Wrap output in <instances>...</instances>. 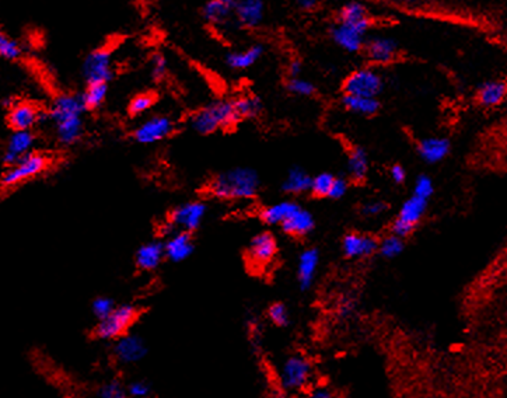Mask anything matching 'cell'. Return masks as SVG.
I'll list each match as a JSON object with an SVG mask.
<instances>
[{"label": "cell", "instance_id": "1", "mask_svg": "<svg viewBox=\"0 0 507 398\" xmlns=\"http://www.w3.org/2000/svg\"><path fill=\"white\" fill-rule=\"evenodd\" d=\"M86 110L81 94L63 93L53 100L49 116L61 145L72 146L81 138L83 113Z\"/></svg>", "mask_w": 507, "mask_h": 398}, {"label": "cell", "instance_id": "2", "mask_svg": "<svg viewBox=\"0 0 507 398\" xmlns=\"http://www.w3.org/2000/svg\"><path fill=\"white\" fill-rule=\"evenodd\" d=\"M260 185V175L254 168L235 167L217 174L212 180L209 190L216 198L242 200L254 198Z\"/></svg>", "mask_w": 507, "mask_h": 398}, {"label": "cell", "instance_id": "3", "mask_svg": "<svg viewBox=\"0 0 507 398\" xmlns=\"http://www.w3.org/2000/svg\"><path fill=\"white\" fill-rule=\"evenodd\" d=\"M240 120L235 100H217L196 111L190 120V125L199 135H210L219 129L235 126Z\"/></svg>", "mask_w": 507, "mask_h": 398}, {"label": "cell", "instance_id": "4", "mask_svg": "<svg viewBox=\"0 0 507 398\" xmlns=\"http://www.w3.org/2000/svg\"><path fill=\"white\" fill-rule=\"evenodd\" d=\"M312 366L303 355H292L286 359L279 370V384L285 392H300L310 384Z\"/></svg>", "mask_w": 507, "mask_h": 398}, {"label": "cell", "instance_id": "5", "mask_svg": "<svg viewBox=\"0 0 507 398\" xmlns=\"http://www.w3.org/2000/svg\"><path fill=\"white\" fill-rule=\"evenodd\" d=\"M48 159L46 156L41 153H29L24 158L14 163L13 165H9L7 170L1 175V185L4 188H13L23 181H27L33 177L39 175L46 167H48Z\"/></svg>", "mask_w": 507, "mask_h": 398}, {"label": "cell", "instance_id": "6", "mask_svg": "<svg viewBox=\"0 0 507 398\" xmlns=\"http://www.w3.org/2000/svg\"><path fill=\"white\" fill-rule=\"evenodd\" d=\"M136 307L132 305H122L116 307L106 319L98 320L96 325V335L101 340L110 341L122 337L136 320Z\"/></svg>", "mask_w": 507, "mask_h": 398}, {"label": "cell", "instance_id": "7", "mask_svg": "<svg viewBox=\"0 0 507 398\" xmlns=\"http://www.w3.org/2000/svg\"><path fill=\"white\" fill-rule=\"evenodd\" d=\"M370 29V20L363 21H342L331 27V37L334 42L348 52H357L364 48L366 33Z\"/></svg>", "mask_w": 507, "mask_h": 398}, {"label": "cell", "instance_id": "8", "mask_svg": "<svg viewBox=\"0 0 507 398\" xmlns=\"http://www.w3.org/2000/svg\"><path fill=\"white\" fill-rule=\"evenodd\" d=\"M384 88V79L374 68H360L344 81V93L354 96L377 97Z\"/></svg>", "mask_w": 507, "mask_h": 398}, {"label": "cell", "instance_id": "9", "mask_svg": "<svg viewBox=\"0 0 507 398\" xmlns=\"http://www.w3.org/2000/svg\"><path fill=\"white\" fill-rule=\"evenodd\" d=\"M81 73L87 84L108 83L113 79V59L108 48L93 49L83 61Z\"/></svg>", "mask_w": 507, "mask_h": 398}, {"label": "cell", "instance_id": "10", "mask_svg": "<svg viewBox=\"0 0 507 398\" xmlns=\"http://www.w3.org/2000/svg\"><path fill=\"white\" fill-rule=\"evenodd\" d=\"M175 122L167 116H153L139 123L133 131V139L140 145H153L173 135Z\"/></svg>", "mask_w": 507, "mask_h": 398}, {"label": "cell", "instance_id": "11", "mask_svg": "<svg viewBox=\"0 0 507 398\" xmlns=\"http://www.w3.org/2000/svg\"><path fill=\"white\" fill-rule=\"evenodd\" d=\"M277 252V243L270 232H262L251 240L247 257L255 270H264L272 264Z\"/></svg>", "mask_w": 507, "mask_h": 398}, {"label": "cell", "instance_id": "12", "mask_svg": "<svg viewBox=\"0 0 507 398\" xmlns=\"http://www.w3.org/2000/svg\"><path fill=\"white\" fill-rule=\"evenodd\" d=\"M206 203L200 200H193V202H185L180 206H177L171 215H170V222L175 229L184 230V232H194L196 230L205 215H206Z\"/></svg>", "mask_w": 507, "mask_h": 398}, {"label": "cell", "instance_id": "13", "mask_svg": "<svg viewBox=\"0 0 507 398\" xmlns=\"http://www.w3.org/2000/svg\"><path fill=\"white\" fill-rule=\"evenodd\" d=\"M36 136L34 133L29 131H13L11 135L9 136L3 153V163L9 167L17 163L26 155L31 153V149L34 146Z\"/></svg>", "mask_w": 507, "mask_h": 398}, {"label": "cell", "instance_id": "14", "mask_svg": "<svg viewBox=\"0 0 507 398\" xmlns=\"http://www.w3.org/2000/svg\"><path fill=\"white\" fill-rule=\"evenodd\" d=\"M114 354L121 363L133 364L146 357L148 347L140 337L123 334L116 342Z\"/></svg>", "mask_w": 507, "mask_h": 398}, {"label": "cell", "instance_id": "15", "mask_svg": "<svg viewBox=\"0 0 507 398\" xmlns=\"http://www.w3.org/2000/svg\"><path fill=\"white\" fill-rule=\"evenodd\" d=\"M380 241L370 235L348 233L342 239V251L348 258H369L379 252Z\"/></svg>", "mask_w": 507, "mask_h": 398}, {"label": "cell", "instance_id": "16", "mask_svg": "<svg viewBox=\"0 0 507 398\" xmlns=\"http://www.w3.org/2000/svg\"><path fill=\"white\" fill-rule=\"evenodd\" d=\"M41 111L31 103H14L13 107L7 110V123L13 131H31L39 123Z\"/></svg>", "mask_w": 507, "mask_h": 398}, {"label": "cell", "instance_id": "17", "mask_svg": "<svg viewBox=\"0 0 507 398\" xmlns=\"http://www.w3.org/2000/svg\"><path fill=\"white\" fill-rule=\"evenodd\" d=\"M367 58L377 65H387L396 58L398 44L396 41L386 36L373 37L364 44Z\"/></svg>", "mask_w": 507, "mask_h": 398}, {"label": "cell", "instance_id": "18", "mask_svg": "<svg viewBox=\"0 0 507 398\" xmlns=\"http://www.w3.org/2000/svg\"><path fill=\"white\" fill-rule=\"evenodd\" d=\"M507 98V81L486 80L476 90V101L483 108H496Z\"/></svg>", "mask_w": 507, "mask_h": 398}, {"label": "cell", "instance_id": "19", "mask_svg": "<svg viewBox=\"0 0 507 398\" xmlns=\"http://www.w3.org/2000/svg\"><path fill=\"white\" fill-rule=\"evenodd\" d=\"M235 14L242 27L255 29L264 20L265 3L264 0H237Z\"/></svg>", "mask_w": 507, "mask_h": 398}, {"label": "cell", "instance_id": "20", "mask_svg": "<svg viewBox=\"0 0 507 398\" xmlns=\"http://www.w3.org/2000/svg\"><path fill=\"white\" fill-rule=\"evenodd\" d=\"M164 251L165 257L173 262H183L190 258L194 252V243L190 236V232L180 230L168 236L164 244Z\"/></svg>", "mask_w": 507, "mask_h": 398}, {"label": "cell", "instance_id": "21", "mask_svg": "<svg viewBox=\"0 0 507 398\" xmlns=\"http://www.w3.org/2000/svg\"><path fill=\"white\" fill-rule=\"evenodd\" d=\"M451 150V143L447 138L441 136H429L424 138L418 143V153L421 159L429 164L440 163L446 159Z\"/></svg>", "mask_w": 507, "mask_h": 398}, {"label": "cell", "instance_id": "22", "mask_svg": "<svg viewBox=\"0 0 507 398\" xmlns=\"http://www.w3.org/2000/svg\"><path fill=\"white\" fill-rule=\"evenodd\" d=\"M315 220L312 213L307 209H303L302 206L295 210L290 218H287L282 225L283 233L292 236V238H304L310 235L314 230Z\"/></svg>", "mask_w": 507, "mask_h": 398}, {"label": "cell", "instance_id": "23", "mask_svg": "<svg viewBox=\"0 0 507 398\" xmlns=\"http://www.w3.org/2000/svg\"><path fill=\"white\" fill-rule=\"evenodd\" d=\"M319 265V252L317 248H306L302 251L297 261V279L302 290H309Z\"/></svg>", "mask_w": 507, "mask_h": 398}, {"label": "cell", "instance_id": "24", "mask_svg": "<svg viewBox=\"0 0 507 398\" xmlns=\"http://www.w3.org/2000/svg\"><path fill=\"white\" fill-rule=\"evenodd\" d=\"M164 257V244L158 241H150L139 247L136 252V264L142 271H153L161 264Z\"/></svg>", "mask_w": 507, "mask_h": 398}, {"label": "cell", "instance_id": "25", "mask_svg": "<svg viewBox=\"0 0 507 398\" xmlns=\"http://www.w3.org/2000/svg\"><path fill=\"white\" fill-rule=\"evenodd\" d=\"M264 55V46L257 44L244 51H235L226 55V65L235 71H245L255 65Z\"/></svg>", "mask_w": 507, "mask_h": 398}, {"label": "cell", "instance_id": "26", "mask_svg": "<svg viewBox=\"0 0 507 398\" xmlns=\"http://www.w3.org/2000/svg\"><path fill=\"white\" fill-rule=\"evenodd\" d=\"M312 177L302 167H292L283 180L282 190L290 195H300L312 191Z\"/></svg>", "mask_w": 507, "mask_h": 398}, {"label": "cell", "instance_id": "27", "mask_svg": "<svg viewBox=\"0 0 507 398\" xmlns=\"http://www.w3.org/2000/svg\"><path fill=\"white\" fill-rule=\"evenodd\" d=\"M428 200L429 199L422 198V197H418V195L412 194L409 198L402 203L396 218L416 228V225L422 220L424 215L426 213Z\"/></svg>", "mask_w": 507, "mask_h": 398}, {"label": "cell", "instance_id": "28", "mask_svg": "<svg viewBox=\"0 0 507 398\" xmlns=\"http://www.w3.org/2000/svg\"><path fill=\"white\" fill-rule=\"evenodd\" d=\"M342 104L348 111L364 117L377 114L381 107L377 97H366V96H354V94H345L342 98Z\"/></svg>", "mask_w": 507, "mask_h": 398}, {"label": "cell", "instance_id": "29", "mask_svg": "<svg viewBox=\"0 0 507 398\" xmlns=\"http://www.w3.org/2000/svg\"><path fill=\"white\" fill-rule=\"evenodd\" d=\"M300 205L295 200H280L267 206L261 212V219L271 226H280L290 215L297 210Z\"/></svg>", "mask_w": 507, "mask_h": 398}, {"label": "cell", "instance_id": "30", "mask_svg": "<svg viewBox=\"0 0 507 398\" xmlns=\"http://www.w3.org/2000/svg\"><path fill=\"white\" fill-rule=\"evenodd\" d=\"M202 13L209 24L219 27L225 26L230 20V17L235 14V7L220 0H208L203 6Z\"/></svg>", "mask_w": 507, "mask_h": 398}, {"label": "cell", "instance_id": "31", "mask_svg": "<svg viewBox=\"0 0 507 398\" xmlns=\"http://www.w3.org/2000/svg\"><path fill=\"white\" fill-rule=\"evenodd\" d=\"M369 173V156L363 148H353L348 156V174L353 181L362 183Z\"/></svg>", "mask_w": 507, "mask_h": 398}, {"label": "cell", "instance_id": "32", "mask_svg": "<svg viewBox=\"0 0 507 398\" xmlns=\"http://www.w3.org/2000/svg\"><path fill=\"white\" fill-rule=\"evenodd\" d=\"M108 94V83H91L87 84V88L81 94L84 106L87 110L100 108Z\"/></svg>", "mask_w": 507, "mask_h": 398}, {"label": "cell", "instance_id": "33", "mask_svg": "<svg viewBox=\"0 0 507 398\" xmlns=\"http://www.w3.org/2000/svg\"><path fill=\"white\" fill-rule=\"evenodd\" d=\"M235 110L240 118H255L262 111V101L257 96H242L235 100Z\"/></svg>", "mask_w": 507, "mask_h": 398}, {"label": "cell", "instance_id": "34", "mask_svg": "<svg viewBox=\"0 0 507 398\" xmlns=\"http://www.w3.org/2000/svg\"><path fill=\"white\" fill-rule=\"evenodd\" d=\"M405 248V243H404V239L396 236V235H392L391 233L390 236L384 238V239L380 241V245H379V252L384 257V258H389V260H392L398 255L402 254Z\"/></svg>", "mask_w": 507, "mask_h": 398}, {"label": "cell", "instance_id": "35", "mask_svg": "<svg viewBox=\"0 0 507 398\" xmlns=\"http://www.w3.org/2000/svg\"><path fill=\"white\" fill-rule=\"evenodd\" d=\"M156 97L152 93H142L138 94L136 97L132 98V101L129 103L128 111L132 117H139L146 114L153 106H155Z\"/></svg>", "mask_w": 507, "mask_h": 398}, {"label": "cell", "instance_id": "36", "mask_svg": "<svg viewBox=\"0 0 507 398\" xmlns=\"http://www.w3.org/2000/svg\"><path fill=\"white\" fill-rule=\"evenodd\" d=\"M367 19H369V10L360 1L347 3L339 14V20L342 21H363Z\"/></svg>", "mask_w": 507, "mask_h": 398}, {"label": "cell", "instance_id": "37", "mask_svg": "<svg viewBox=\"0 0 507 398\" xmlns=\"http://www.w3.org/2000/svg\"><path fill=\"white\" fill-rule=\"evenodd\" d=\"M334 180H335V175H332L331 173H321V174L312 177L310 193H312L314 197H318V198H328Z\"/></svg>", "mask_w": 507, "mask_h": 398}, {"label": "cell", "instance_id": "38", "mask_svg": "<svg viewBox=\"0 0 507 398\" xmlns=\"http://www.w3.org/2000/svg\"><path fill=\"white\" fill-rule=\"evenodd\" d=\"M0 55L6 61H17L23 55L21 45L6 34H0Z\"/></svg>", "mask_w": 507, "mask_h": 398}, {"label": "cell", "instance_id": "39", "mask_svg": "<svg viewBox=\"0 0 507 398\" xmlns=\"http://www.w3.org/2000/svg\"><path fill=\"white\" fill-rule=\"evenodd\" d=\"M287 90L300 97H310L315 93V86L310 80L303 79V78H290L287 81Z\"/></svg>", "mask_w": 507, "mask_h": 398}, {"label": "cell", "instance_id": "40", "mask_svg": "<svg viewBox=\"0 0 507 398\" xmlns=\"http://www.w3.org/2000/svg\"><path fill=\"white\" fill-rule=\"evenodd\" d=\"M114 309H116V305H114L113 299L106 297V296L97 297L91 306L93 315L98 320L106 319Z\"/></svg>", "mask_w": 507, "mask_h": 398}, {"label": "cell", "instance_id": "41", "mask_svg": "<svg viewBox=\"0 0 507 398\" xmlns=\"http://www.w3.org/2000/svg\"><path fill=\"white\" fill-rule=\"evenodd\" d=\"M268 317L277 327H286L290 321L287 307L283 303H273L268 310Z\"/></svg>", "mask_w": 507, "mask_h": 398}, {"label": "cell", "instance_id": "42", "mask_svg": "<svg viewBox=\"0 0 507 398\" xmlns=\"http://www.w3.org/2000/svg\"><path fill=\"white\" fill-rule=\"evenodd\" d=\"M150 65H152V78L156 81H160V80L164 79L165 75H167V59L165 56L161 53V52H156L153 53L152 59H150Z\"/></svg>", "mask_w": 507, "mask_h": 398}, {"label": "cell", "instance_id": "43", "mask_svg": "<svg viewBox=\"0 0 507 398\" xmlns=\"http://www.w3.org/2000/svg\"><path fill=\"white\" fill-rule=\"evenodd\" d=\"M434 193V185L429 175L422 174L416 178L415 185H414V194L422 198L429 199Z\"/></svg>", "mask_w": 507, "mask_h": 398}, {"label": "cell", "instance_id": "44", "mask_svg": "<svg viewBox=\"0 0 507 398\" xmlns=\"http://www.w3.org/2000/svg\"><path fill=\"white\" fill-rule=\"evenodd\" d=\"M98 396L101 398H123L126 396V392L119 382L113 380L101 386V389L98 390Z\"/></svg>", "mask_w": 507, "mask_h": 398}, {"label": "cell", "instance_id": "45", "mask_svg": "<svg viewBox=\"0 0 507 398\" xmlns=\"http://www.w3.org/2000/svg\"><path fill=\"white\" fill-rule=\"evenodd\" d=\"M387 209V205L381 200H369L362 206V213L366 218H376L384 213Z\"/></svg>", "mask_w": 507, "mask_h": 398}, {"label": "cell", "instance_id": "46", "mask_svg": "<svg viewBox=\"0 0 507 398\" xmlns=\"http://www.w3.org/2000/svg\"><path fill=\"white\" fill-rule=\"evenodd\" d=\"M348 190H349L348 180H345V178H342V177H335V180H334V183H332V187H331V191H329L328 198H344V197L347 195Z\"/></svg>", "mask_w": 507, "mask_h": 398}, {"label": "cell", "instance_id": "47", "mask_svg": "<svg viewBox=\"0 0 507 398\" xmlns=\"http://www.w3.org/2000/svg\"><path fill=\"white\" fill-rule=\"evenodd\" d=\"M414 230H415V226H412V225H409V223H406V222H404V220H401L398 218H395L392 225H391V233L396 235V236H399L402 239H406L408 236H411L414 233Z\"/></svg>", "mask_w": 507, "mask_h": 398}, {"label": "cell", "instance_id": "48", "mask_svg": "<svg viewBox=\"0 0 507 398\" xmlns=\"http://www.w3.org/2000/svg\"><path fill=\"white\" fill-rule=\"evenodd\" d=\"M128 394L132 397H146L150 394V386H149V383H146L143 380L132 382L128 387Z\"/></svg>", "mask_w": 507, "mask_h": 398}, {"label": "cell", "instance_id": "49", "mask_svg": "<svg viewBox=\"0 0 507 398\" xmlns=\"http://www.w3.org/2000/svg\"><path fill=\"white\" fill-rule=\"evenodd\" d=\"M391 180L396 184H402L406 180V170L401 164H394L390 170Z\"/></svg>", "mask_w": 507, "mask_h": 398}, {"label": "cell", "instance_id": "50", "mask_svg": "<svg viewBox=\"0 0 507 398\" xmlns=\"http://www.w3.org/2000/svg\"><path fill=\"white\" fill-rule=\"evenodd\" d=\"M302 71H303V65H302V62L299 59H293L289 63V68H287L289 78H299L302 75Z\"/></svg>", "mask_w": 507, "mask_h": 398}, {"label": "cell", "instance_id": "51", "mask_svg": "<svg viewBox=\"0 0 507 398\" xmlns=\"http://www.w3.org/2000/svg\"><path fill=\"white\" fill-rule=\"evenodd\" d=\"M310 396L312 398H331L334 396V393L325 386H318V387L312 389V392H310Z\"/></svg>", "mask_w": 507, "mask_h": 398}, {"label": "cell", "instance_id": "52", "mask_svg": "<svg viewBox=\"0 0 507 398\" xmlns=\"http://www.w3.org/2000/svg\"><path fill=\"white\" fill-rule=\"evenodd\" d=\"M297 3L303 10H312L319 3V0H297Z\"/></svg>", "mask_w": 507, "mask_h": 398}, {"label": "cell", "instance_id": "53", "mask_svg": "<svg viewBox=\"0 0 507 398\" xmlns=\"http://www.w3.org/2000/svg\"><path fill=\"white\" fill-rule=\"evenodd\" d=\"M353 306H354V305H353L352 302L344 303V305L341 306V313H342V316H349L352 310H353Z\"/></svg>", "mask_w": 507, "mask_h": 398}, {"label": "cell", "instance_id": "54", "mask_svg": "<svg viewBox=\"0 0 507 398\" xmlns=\"http://www.w3.org/2000/svg\"><path fill=\"white\" fill-rule=\"evenodd\" d=\"M220 1H223V3H226L229 6H232V7H235V3H237V0H220Z\"/></svg>", "mask_w": 507, "mask_h": 398}, {"label": "cell", "instance_id": "55", "mask_svg": "<svg viewBox=\"0 0 507 398\" xmlns=\"http://www.w3.org/2000/svg\"><path fill=\"white\" fill-rule=\"evenodd\" d=\"M505 320H506V321H507V310H506V313H505Z\"/></svg>", "mask_w": 507, "mask_h": 398}]
</instances>
